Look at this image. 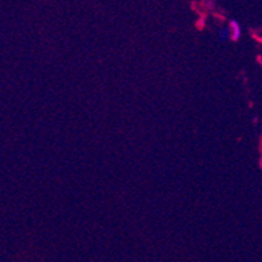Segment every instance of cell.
<instances>
[{"label":"cell","instance_id":"obj_1","mask_svg":"<svg viewBox=\"0 0 262 262\" xmlns=\"http://www.w3.org/2000/svg\"><path fill=\"white\" fill-rule=\"evenodd\" d=\"M228 28H230L231 32V40H239V38L242 37V29H240L239 23L235 20H231L228 23Z\"/></svg>","mask_w":262,"mask_h":262},{"label":"cell","instance_id":"obj_2","mask_svg":"<svg viewBox=\"0 0 262 262\" xmlns=\"http://www.w3.org/2000/svg\"><path fill=\"white\" fill-rule=\"evenodd\" d=\"M228 38H231V32H230V28L227 26H225V28H221L218 32V39L221 40V42H225V40H227Z\"/></svg>","mask_w":262,"mask_h":262}]
</instances>
